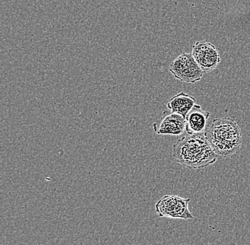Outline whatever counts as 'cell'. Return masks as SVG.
Instances as JSON below:
<instances>
[{
	"label": "cell",
	"mask_w": 250,
	"mask_h": 245,
	"mask_svg": "<svg viewBox=\"0 0 250 245\" xmlns=\"http://www.w3.org/2000/svg\"><path fill=\"white\" fill-rule=\"evenodd\" d=\"M172 156L182 166L196 170L215 163L218 155L202 133L179 139L173 147Z\"/></svg>",
	"instance_id": "cell-1"
},
{
	"label": "cell",
	"mask_w": 250,
	"mask_h": 245,
	"mask_svg": "<svg viewBox=\"0 0 250 245\" xmlns=\"http://www.w3.org/2000/svg\"><path fill=\"white\" fill-rule=\"evenodd\" d=\"M204 135L214 152L224 158L233 155L242 146V131L233 118H215L208 126Z\"/></svg>",
	"instance_id": "cell-2"
},
{
	"label": "cell",
	"mask_w": 250,
	"mask_h": 245,
	"mask_svg": "<svg viewBox=\"0 0 250 245\" xmlns=\"http://www.w3.org/2000/svg\"><path fill=\"white\" fill-rule=\"evenodd\" d=\"M169 72L181 82L190 84L201 81L204 75L192 54L187 53L180 55L170 64Z\"/></svg>",
	"instance_id": "cell-3"
},
{
	"label": "cell",
	"mask_w": 250,
	"mask_h": 245,
	"mask_svg": "<svg viewBox=\"0 0 250 245\" xmlns=\"http://www.w3.org/2000/svg\"><path fill=\"white\" fill-rule=\"evenodd\" d=\"M190 199L178 196H164L156 205V211L159 216L188 220L193 218L188 210Z\"/></svg>",
	"instance_id": "cell-4"
},
{
	"label": "cell",
	"mask_w": 250,
	"mask_h": 245,
	"mask_svg": "<svg viewBox=\"0 0 250 245\" xmlns=\"http://www.w3.org/2000/svg\"><path fill=\"white\" fill-rule=\"evenodd\" d=\"M191 54L204 73L213 71L221 62L216 47L209 42H196L193 45Z\"/></svg>",
	"instance_id": "cell-5"
},
{
	"label": "cell",
	"mask_w": 250,
	"mask_h": 245,
	"mask_svg": "<svg viewBox=\"0 0 250 245\" xmlns=\"http://www.w3.org/2000/svg\"><path fill=\"white\" fill-rule=\"evenodd\" d=\"M209 117L208 112L203 110L201 106L195 104L186 118V131L188 135L204 133Z\"/></svg>",
	"instance_id": "cell-6"
},
{
	"label": "cell",
	"mask_w": 250,
	"mask_h": 245,
	"mask_svg": "<svg viewBox=\"0 0 250 245\" xmlns=\"http://www.w3.org/2000/svg\"><path fill=\"white\" fill-rule=\"evenodd\" d=\"M196 103V99L191 95L181 92L173 96L167 103V108L171 112V113L181 115L184 118L191 111Z\"/></svg>",
	"instance_id": "cell-7"
},
{
	"label": "cell",
	"mask_w": 250,
	"mask_h": 245,
	"mask_svg": "<svg viewBox=\"0 0 250 245\" xmlns=\"http://www.w3.org/2000/svg\"><path fill=\"white\" fill-rule=\"evenodd\" d=\"M185 131V118L181 115L171 113L164 118L157 133L159 135H180Z\"/></svg>",
	"instance_id": "cell-8"
}]
</instances>
